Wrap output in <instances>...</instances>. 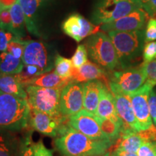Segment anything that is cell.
I'll return each instance as SVG.
<instances>
[{"instance_id": "cell-1", "label": "cell", "mask_w": 156, "mask_h": 156, "mask_svg": "<svg viewBox=\"0 0 156 156\" xmlns=\"http://www.w3.org/2000/svg\"><path fill=\"white\" fill-rule=\"evenodd\" d=\"M114 143L111 140L91 139L70 126L54 140L56 149L64 156L100 155L106 153Z\"/></svg>"}, {"instance_id": "cell-2", "label": "cell", "mask_w": 156, "mask_h": 156, "mask_svg": "<svg viewBox=\"0 0 156 156\" xmlns=\"http://www.w3.org/2000/svg\"><path fill=\"white\" fill-rule=\"evenodd\" d=\"M30 110L27 99L0 90V132H18L26 129Z\"/></svg>"}, {"instance_id": "cell-3", "label": "cell", "mask_w": 156, "mask_h": 156, "mask_svg": "<svg viewBox=\"0 0 156 156\" xmlns=\"http://www.w3.org/2000/svg\"><path fill=\"white\" fill-rule=\"evenodd\" d=\"M108 36L114 44L122 69L131 68L138 62L145 44V30L109 31Z\"/></svg>"}, {"instance_id": "cell-4", "label": "cell", "mask_w": 156, "mask_h": 156, "mask_svg": "<svg viewBox=\"0 0 156 156\" xmlns=\"http://www.w3.org/2000/svg\"><path fill=\"white\" fill-rule=\"evenodd\" d=\"M89 57L105 70L113 71L119 67V60L114 44L108 35L98 32L85 43Z\"/></svg>"}, {"instance_id": "cell-5", "label": "cell", "mask_w": 156, "mask_h": 156, "mask_svg": "<svg viewBox=\"0 0 156 156\" xmlns=\"http://www.w3.org/2000/svg\"><path fill=\"white\" fill-rule=\"evenodd\" d=\"M62 88H48L35 85L25 86L30 108L56 118L64 117L60 112V95Z\"/></svg>"}, {"instance_id": "cell-6", "label": "cell", "mask_w": 156, "mask_h": 156, "mask_svg": "<svg viewBox=\"0 0 156 156\" xmlns=\"http://www.w3.org/2000/svg\"><path fill=\"white\" fill-rule=\"evenodd\" d=\"M138 8L141 7L137 0H98L93 12V20L98 25L106 24Z\"/></svg>"}, {"instance_id": "cell-7", "label": "cell", "mask_w": 156, "mask_h": 156, "mask_svg": "<svg viewBox=\"0 0 156 156\" xmlns=\"http://www.w3.org/2000/svg\"><path fill=\"white\" fill-rule=\"evenodd\" d=\"M108 77L109 88L116 89L128 95L136 93L147 80L141 66L113 72Z\"/></svg>"}, {"instance_id": "cell-8", "label": "cell", "mask_w": 156, "mask_h": 156, "mask_svg": "<svg viewBox=\"0 0 156 156\" xmlns=\"http://www.w3.org/2000/svg\"><path fill=\"white\" fill-rule=\"evenodd\" d=\"M29 126L44 135L57 137L69 127V117L56 118L31 108Z\"/></svg>"}, {"instance_id": "cell-9", "label": "cell", "mask_w": 156, "mask_h": 156, "mask_svg": "<svg viewBox=\"0 0 156 156\" xmlns=\"http://www.w3.org/2000/svg\"><path fill=\"white\" fill-rule=\"evenodd\" d=\"M55 56L54 57L48 46L44 43L27 41L22 60L25 65L36 66L44 74L49 73L54 67Z\"/></svg>"}, {"instance_id": "cell-10", "label": "cell", "mask_w": 156, "mask_h": 156, "mask_svg": "<svg viewBox=\"0 0 156 156\" xmlns=\"http://www.w3.org/2000/svg\"><path fill=\"white\" fill-rule=\"evenodd\" d=\"M83 109V83L71 81L62 90L60 95V112L69 117Z\"/></svg>"}, {"instance_id": "cell-11", "label": "cell", "mask_w": 156, "mask_h": 156, "mask_svg": "<svg viewBox=\"0 0 156 156\" xmlns=\"http://www.w3.org/2000/svg\"><path fill=\"white\" fill-rule=\"evenodd\" d=\"M153 87L152 84L146 81L141 88L129 95L134 114L139 123L141 131L147 129L153 124L148 105V97Z\"/></svg>"}, {"instance_id": "cell-12", "label": "cell", "mask_w": 156, "mask_h": 156, "mask_svg": "<svg viewBox=\"0 0 156 156\" xmlns=\"http://www.w3.org/2000/svg\"><path fill=\"white\" fill-rule=\"evenodd\" d=\"M69 124L71 127L91 139L110 140L101 131L96 116L90 114L85 109L69 116Z\"/></svg>"}, {"instance_id": "cell-13", "label": "cell", "mask_w": 156, "mask_h": 156, "mask_svg": "<svg viewBox=\"0 0 156 156\" xmlns=\"http://www.w3.org/2000/svg\"><path fill=\"white\" fill-rule=\"evenodd\" d=\"M101 25H95L81 15L75 13L67 17L62 23L63 32L73 38L76 42H80L84 38L99 32Z\"/></svg>"}, {"instance_id": "cell-14", "label": "cell", "mask_w": 156, "mask_h": 156, "mask_svg": "<svg viewBox=\"0 0 156 156\" xmlns=\"http://www.w3.org/2000/svg\"><path fill=\"white\" fill-rule=\"evenodd\" d=\"M150 16L142 8H138L126 16L101 25V30L109 31H134L143 30Z\"/></svg>"}, {"instance_id": "cell-15", "label": "cell", "mask_w": 156, "mask_h": 156, "mask_svg": "<svg viewBox=\"0 0 156 156\" xmlns=\"http://www.w3.org/2000/svg\"><path fill=\"white\" fill-rule=\"evenodd\" d=\"M109 89L114 95L117 114L124 125L123 129H131L136 132L141 131L140 126L134 114L129 95L116 89Z\"/></svg>"}, {"instance_id": "cell-16", "label": "cell", "mask_w": 156, "mask_h": 156, "mask_svg": "<svg viewBox=\"0 0 156 156\" xmlns=\"http://www.w3.org/2000/svg\"><path fill=\"white\" fill-rule=\"evenodd\" d=\"M71 80L73 82L80 83L100 80L106 84L108 87L109 83V77L106 70L89 60L79 69L74 68Z\"/></svg>"}, {"instance_id": "cell-17", "label": "cell", "mask_w": 156, "mask_h": 156, "mask_svg": "<svg viewBox=\"0 0 156 156\" xmlns=\"http://www.w3.org/2000/svg\"><path fill=\"white\" fill-rule=\"evenodd\" d=\"M95 116L103 119H110L120 125L124 126L123 122L117 114L114 95L106 84H104L101 88L100 99H99Z\"/></svg>"}, {"instance_id": "cell-18", "label": "cell", "mask_w": 156, "mask_h": 156, "mask_svg": "<svg viewBox=\"0 0 156 156\" xmlns=\"http://www.w3.org/2000/svg\"><path fill=\"white\" fill-rule=\"evenodd\" d=\"M104 84L100 80H93L83 83V109L93 115H96L100 93Z\"/></svg>"}, {"instance_id": "cell-19", "label": "cell", "mask_w": 156, "mask_h": 156, "mask_svg": "<svg viewBox=\"0 0 156 156\" xmlns=\"http://www.w3.org/2000/svg\"><path fill=\"white\" fill-rule=\"evenodd\" d=\"M144 141L138 133L131 129H123L119 139L114 146L115 149H119L131 153H137Z\"/></svg>"}, {"instance_id": "cell-20", "label": "cell", "mask_w": 156, "mask_h": 156, "mask_svg": "<svg viewBox=\"0 0 156 156\" xmlns=\"http://www.w3.org/2000/svg\"><path fill=\"white\" fill-rule=\"evenodd\" d=\"M71 81V78L61 77L54 70L52 72L42 74L29 80L24 84V86L35 85V86L48 87V88L64 87Z\"/></svg>"}, {"instance_id": "cell-21", "label": "cell", "mask_w": 156, "mask_h": 156, "mask_svg": "<svg viewBox=\"0 0 156 156\" xmlns=\"http://www.w3.org/2000/svg\"><path fill=\"white\" fill-rule=\"evenodd\" d=\"M0 90L21 98L28 100L26 90L17 75H2L0 76Z\"/></svg>"}, {"instance_id": "cell-22", "label": "cell", "mask_w": 156, "mask_h": 156, "mask_svg": "<svg viewBox=\"0 0 156 156\" xmlns=\"http://www.w3.org/2000/svg\"><path fill=\"white\" fill-rule=\"evenodd\" d=\"M17 2L20 4L24 12L27 30L31 34L39 36L40 34L36 23V15L40 3L38 0H17Z\"/></svg>"}, {"instance_id": "cell-23", "label": "cell", "mask_w": 156, "mask_h": 156, "mask_svg": "<svg viewBox=\"0 0 156 156\" xmlns=\"http://www.w3.org/2000/svg\"><path fill=\"white\" fill-rule=\"evenodd\" d=\"M25 64L22 58H17L8 52L0 53V73L2 75H17L22 73Z\"/></svg>"}, {"instance_id": "cell-24", "label": "cell", "mask_w": 156, "mask_h": 156, "mask_svg": "<svg viewBox=\"0 0 156 156\" xmlns=\"http://www.w3.org/2000/svg\"><path fill=\"white\" fill-rule=\"evenodd\" d=\"M12 23V32L17 38L23 39L25 36V19L22 7L16 2L9 8Z\"/></svg>"}, {"instance_id": "cell-25", "label": "cell", "mask_w": 156, "mask_h": 156, "mask_svg": "<svg viewBox=\"0 0 156 156\" xmlns=\"http://www.w3.org/2000/svg\"><path fill=\"white\" fill-rule=\"evenodd\" d=\"M19 143L12 132H0V156H17Z\"/></svg>"}, {"instance_id": "cell-26", "label": "cell", "mask_w": 156, "mask_h": 156, "mask_svg": "<svg viewBox=\"0 0 156 156\" xmlns=\"http://www.w3.org/2000/svg\"><path fill=\"white\" fill-rule=\"evenodd\" d=\"M96 119L103 133L112 142H116L119 137L123 126L107 119H103L97 116Z\"/></svg>"}, {"instance_id": "cell-27", "label": "cell", "mask_w": 156, "mask_h": 156, "mask_svg": "<svg viewBox=\"0 0 156 156\" xmlns=\"http://www.w3.org/2000/svg\"><path fill=\"white\" fill-rule=\"evenodd\" d=\"M54 71L61 77L71 78L74 71L73 62L71 59L62 56L59 54H56Z\"/></svg>"}, {"instance_id": "cell-28", "label": "cell", "mask_w": 156, "mask_h": 156, "mask_svg": "<svg viewBox=\"0 0 156 156\" xmlns=\"http://www.w3.org/2000/svg\"><path fill=\"white\" fill-rule=\"evenodd\" d=\"M32 134V130H29L20 140L17 156H35Z\"/></svg>"}, {"instance_id": "cell-29", "label": "cell", "mask_w": 156, "mask_h": 156, "mask_svg": "<svg viewBox=\"0 0 156 156\" xmlns=\"http://www.w3.org/2000/svg\"><path fill=\"white\" fill-rule=\"evenodd\" d=\"M88 53L85 44H80L76 48L75 54L72 57L73 67L75 69H79L83 64L88 61Z\"/></svg>"}, {"instance_id": "cell-30", "label": "cell", "mask_w": 156, "mask_h": 156, "mask_svg": "<svg viewBox=\"0 0 156 156\" xmlns=\"http://www.w3.org/2000/svg\"><path fill=\"white\" fill-rule=\"evenodd\" d=\"M27 41L17 38L15 37L9 43L7 46V52L11 54L17 58H22L25 44Z\"/></svg>"}, {"instance_id": "cell-31", "label": "cell", "mask_w": 156, "mask_h": 156, "mask_svg": "<svg viewBox=\"0 0 156 156\" xmlns=\"http://www.w3.org/2000/svg\"><path fill=\"white\" fill-rule=\"evenodd\" d=\"M141 67L147 78L146 81L152 84L153 86L156 85V59L150 63H142Z\"/></svg>"}, {"instance_id": "cell-32", "label": "cell", "mask_w": 156, "mask_h": 156, "mask_svg": "<svg viewBox=\"0 0 156 156\" xmlns=\"http://www.w3.org/2000/svg\"><path fill=\"white\" fill-rule=\"evenodd\" d=\"M142 56L144 64L150 63L156 59V41L146 43L143 48Z\"/></svg>"}, {"instance_id": "cell-33", "label": "cell", "mask_w": 156, "mask_h": 156, "mask_svg": "<svg viewBox=\"0 0 156 156\" xmlns=\"http://www.w3.org/2000/svg\"><path fill=\"white\" fill-rule=\"evenodd\" d=\"M156 41V18H151L148 20L145 30V43Z\"/></svg>"}, {"instance_id": "cell-34", "label": "cell", "mask_w": 156, "mask_h": 156, "mask_svg": "<svg viewBox=\"0 0 156 156\" xmlns=\"http://www.w3.org/2000/svg\"><path fill=\"white\" fill-rule=\"evenodd\" d=\"M138 156H156V142H144L137 152Z\"/></svg>"}, {"instance_id": "cell-35", "label": "cell", "mask_w": 156, "mask_h": 156, "mask_svg": "<svg viewBox=\"0 0 156 156\" xmlns=\"http://www.w3.org/2000/svg\"><path fill=\"white\" fill-rule=\"evenodd\" d=\"M15 38V36L11 31L0 28V52L7 51L9 43Z\"/></svg>"}, {"instance_id": "cell-36", "label": "cell", "mask_w": 156, "mask_h": 156, "mask_svg": "<svg viewBox=\"0 0 156 156\" xmlns=\"http://www.w3.org/2000/svg\"><path fill=\"white\" fill-rule=\"evenodd\" d=\"M0 28L12 32V23L9 9H3L0 13Z\"/></svg>"}, {"instance_id": "cell-37", "label": "cell", "mask_w": 156, "mask_h": 156, "mask_svg": "<svg viewBox=\"0 0 156 156\" xmlns=\"http://www.w3.org/2000/svg\"><path fill=\"white\" fill-rule=\"evenodd\" d=\"M140 7L147 13L150 17H156V0H137Z\"/></svg>"}, {"instance_id": "cell-38", "label": "cell", "mask_w": 156, "mask_h": 156, "mask_svg": "<svg viewBox=\"0 0 156 156\" xmlns=\"http://www.w3.org/2000/svg\"><path fill=\"white\" fill-rule=\"evenodd\" d=\"M34 150L35 156H54L53 151L48 149L42 140L34 143Z\"/></svg>"}, {"instance_id": "cell-39", "label": "cell", "mask_w": 156, "mask_h": 156, "mask_svg": "<svg viewBox=\"0 0 156 156\" xmlns=\"http://www.w3.org/2000/svg\"><path fill=\"white\" fill-rule=\"evenodd\" d=\"M144 142H156V126L153 124L147 129L138 132Z\"/></svg>"}, {"instance_id": "cell-40", "label": "cell", "mask_w": 156, "mask_h": 156, "mask_svg": "<svg viewBox=\"0 0 156 156\" xmlns=\"http://www.w3.org/2000/svg\"><path fill=\"white\" fill-rule=\"evenodd\" d=\"M148 105L152 120L156 126V90H151L148 97Z\"/></svg>"}, {"instance_id": "cell-41", "label": "cell", "mask_w": 156, "mask_h": 156, "mask_svg": "<svg viewBox=\"0 0 156 156\" xmlns=\"http://www.w3.org/2000/svg\"><path fill=\"white\" fill-rule=\"evenodd\" d=\"M113 153L115 156H138L137 153H131V152L122 151V150L119 149L114 150Z\"/></svg>"}, {"instance_id": "cell-42", "label": "cell", "mask_w": 156, "mask_h": 156, "mask_svg": "<svg viewBox=\"0 0 156 156\" xmlns=\"http://www.w3.org/2000/svg\"><path fill=\"white\" fill-rule=\"evenodd\" d=\"M16 2L17 0H0V5L2 9H9Z\"/></svg>"}, {"instance_id": "cell-43", "label": "cell", "mask_w": 156, "mask_h": 156, "mask_svg": "<svg viewBox=\"0 0 156 156\" xmlns=\"http://www.w3.org/2000/svg\"><path fill=\"white\" fill-rule=\"evenodd\" d=\"M93 156H115L113 153V152H106V153H103V154H100V155H93Z\"/></svg>"}, {"instance_id": "cell-44", "label": "cell", "mask_w": 156, "mask_h": 156, "mask_svg": "<svg viewBox=\"0 0 156 156\" xmlns=\"http://www.w3.org/2000/svg\"><path fill=\"white\" fill-rule=\"evenodd\" d=\"M45 1H47V0H38V2L39 3L43 2H45Z\"/></svg>"}, {"instance_id": "cell-45", "label": "cell", "mask_w": 156, "mask_h": 156, "mask_svg": "<svg viewBox=\"0 0 156 156\" xmlns=\"http://www.w3.org/2000/svg\"><path fill=\"white\" fill-rule=\"evenodd\" d=\"M2 6H1V5H0V13H1V12H2Z\"/></svg>"}, {"instance_id": "cell-46", "label": "cell", "mask_w": 156, "mask_h": 156, "mask_svg": "<svg viewBox=\"0 0 156 156\" xmlns=\"http://www.w3.org/2000/svg\"><path fill=\"white\" fill-rule=\"evenodd\" d=\"M2 75V74H1V73H0V76H1Z\"/></svg>"}]
</instances>
